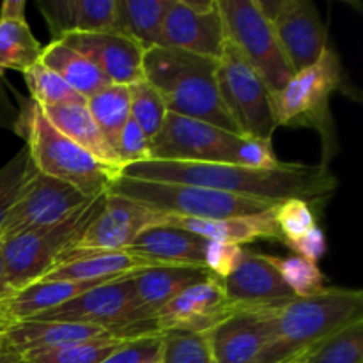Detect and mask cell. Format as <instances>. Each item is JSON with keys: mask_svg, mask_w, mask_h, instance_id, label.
<instances>
[{"mask_svg": "<svg viewBox=\"0 0 363 363\" xmlns=\"http://www.w3.org/2000/svg\"><path fill=\"white\" fill-rule=\"evenodd\" d=\"M121 176L144 181L195 184L238 197L279 204L300 199L312 206H321L339 186V179L330 165L282 163L275 169H247L230 163L197 162H147L124 167Z\"/></svg>", "mask_w": 363, "mask_h": 363, "instance_id": "cell-1", "label": "cell"}, {"mask_svg": "<svg viewBox=\"0 0 363 363\" xmlns=\"http://www.w3.org/2000/svg\"><path fill=\"white\" fill-rule=\"evenodd\" d=\"M357 321H363V293L358 289L325 287L312 296L266 307L268 342L255 363L293 360Z\"/></svg>", "mask_w": 363, "mask_h": 363, "instance_id": "cell-2", "label": "cell"}, {"mask_svg": "<svg viewBox=\"0 0 363 363\" xmlns=\"http://www.w3.org/2000/svg\"><path fill=\"white\" fill-rule=\"evenodd\" d=\"M216 67L218 60L165 46L144 53V78L158 91L170 113L241 135L218 92Z\"/></svg>", "mask_w": 363, "mask_h": 363, "instance_id": "cell-3", "label": "cell"}, {"mask_svg": "<svg viewBox=\"0 0 363 363\" xmlns=\"http://www.w3.org/2000/svg\"><path fill=\"white\" fill-rule=\"evenodd\" d=\"M13 131L25 138V147L38 172L71 184L85 197L94 199L105 194L110 181L121 176L64 137L32 99L20 101Z\"/></svg>", "mask_w": 363, "mask_h": 363, "instance_id": "cell-4", "label": "cell"}, {"mask_svg": "<svg viewBox=\"0 0 363 363\" xmlns=\"http://www.w3.org/2000/svg\"><path fill=\"white\" fill-rule=\"evenodd\" d=\"M335 92L347 91L346 73L340 57L333 48H326L321 59L298 71L289 82L272 94V108L277 128H312L323 138V152L328 165L337 151L335 121L330 112V98Z\"/></svg>", "mask_w": 363, "mask_h": 363, "instance_id": "cell-5", "label": "cell"}, {"mask_svg": "<svg viewBox=\"0 0 363 363\" xmlns=\"http://www.w3.org/2000/svg\"><path fill=\"white\" fill-rule=\"evenodd\" d=\"M105 199L106 191L91 199L62 222L0 240L7 282L14 293L43 279L67 250L80 243L85 230L105 206Z\"/></svg>", "mask_w": 363, "mask_h": 363, "instance_id": "cell-6", "label": "cell"}, {"mask_svg": "<svg viewBox=\"0 0 363 363\" xmlns=\"http://www.w3.org/2000/svg\"><path fill=\"white\" fill-rule=\"evenodd\" d=\"M108 194L126 197L167 216L197 220H222L233 216L259 215L277 204L257 199L238 197L195 184L144 181L119 176L110 181Z\"/></svg>", "mask_w": 363, "mask_h": 363, "instance_id": "cell-7", "label": "cell"}, {"mask_svg": "<svg viewBox=\"0 0 363 363\" xmlns=\"http://www.w3.org/2000/svg\"><path fill=\"white\" fill-rule=\"evenodd\" d=\"M34 319L103 326L119 332L128 340L160 335L156 318H149L138 303L131 275L92 287L74 300Z\"/></svg>", "mask_w": 363, "mask_h": 363, "instance_id": "cell-8", "label": "cell"}, {"mask_svg": "<svg viewBox=\"0 0 363 363\" xmlns=\"http://www.w3.org/2000/svg\"><path fill=\"white\" fill-rule=\"evenodd\" d=\"M218 9L229 41L257 71L269 94L279 92L294 71L259 0H218Z\"/></svg>", "mask_w": 363, "mask_h": 363, "instance_id": "cell-9", "label": "cell"}, {"mask_svg": "<svg viewBox=\"0 0 363 363\" xmlns=\"http://www.w3.org/2000/svg\"><path fill=\"white\" fill-rule=\"evenodd\" d=\"M216 84L227 112L245 137L273 140L277 130L272 94L257 71L227 41L218 59Z\"/></svg>", "mask_w": 363, "mask_h": 363, "instance_id": "cell-10", "label": "cell"}, {"mask_svg": "<svg viewBox=\"0 0 363 363\" xmlns=\"http://www.w3.org/2000/svg\"><path fill=\"white\" fill-rule=\"evenodd\" d=\"M241 137L243 135L169 112L162 130L149 142V160L236 165Z\"/></svg>", "mask_w": 363, "mask_h": 363, "instance_id": "cell-11", "label": "cell"}, {"mask_svg": "<svg viewBox=\"0 0 363 363\" xmlns=\"http://www.w3.org/2000/svg\"><path fill=\"white\" fill-rule=\"evenodd\" d=\"M89 201L91 199L71 184L45 176L34 169L9 211L2 238L62 222Z\"/></svg>", "mask_w": 363, "mask_h": 363, "instance_id": "cell-12", "label": "cell"}, {"mask_svg": "<svg viewBox=\"0 0 363 363\" xmlns=\"http://www.w3.org/2000/svg\"><path fill=\"white\" fill-rule=\"evenodd\" d=\"M259 6L272 21L273 30L294 73L321 59L330 46L328 34L318 7L311 0H259Z\"/></svg>", "mask_w": 363, "mask_h": 363, "instance_id": "cell-13", "label": "cell"}, {"mask_svg": "<svg viewBox=\"0 0 363 363\" xmlns=\"http://www.w3.org/2000/svg\"><path fill=\"white\" fill-rule=\"evenodd\" d=\"M227 32L218 0H172L163 21L162 46L218 60L225 50Z\"/></svg>", "mask_w": 363, "mask_h": 363, "instance_id": "cell-14", "label": "cell"}, {"mask_svg": "<svg viewBox=\"0 0 363 363\" xmlns=\"http://www.w3.org/2000/svg\"><path fill=\"white\" fill-rule=\"evenodd\" d=\"M165 223V215L138 202L106 191L105 206L73 248L84 250H128L135 238L147 227Z\"/></svg>", "mask_w": 363, "mask_h": 363, "instance_id": "cell-15", "label": "cell"}, {"mask_svg": "<svg viewBox=\"0 0 363 363\" xmlns=\"http://www.w3.org/2000/svg\"><path fill=\"white\" fill-rule=\"evenodd\" d=\"M223 293L234 308L275 307L294 296L280 277L275 255L243 250L236 268L222 280Z\"/></svg>", "mask_w": 363, "mask_h": 363, "instance_id": "cell-16", "label": "cell"}, {"mask_svg": "<svg viewBox=\"0 0 363 363\" xmlns=\"http://www.w3.org/2000/svg\"><path fill=\"white\" fill-rule=\"evenodd\" d=\"M106 339L128 340L119 332L106 330L103 326L67 321L27 319V321L7 323L0 330V347H2V351L16 354V357L35 353V351L55 350V347Z\"/></svg>", "mask_w": 363, "mask_h": 363, "instance_id": "cell-17", "label": "cell"}, {"mask_svg": "<svg viewBox=\"0 0 363 363\" xmlns=\"http://www.w3.org/2000/svg\"><path fill=\"white\" fill-rule=\"evenodd\" d=\"M87 57L113 85L144 80V48L123 32L69 34L60 39Z\"/></svg>", "mask_w": 363, "mask_h": 363, "instance_id": "cell-18", "label": "cell"}, {"mask_svg": "<svg viewBox=\"0 0 363 363\" xmlns=\"http://www.w3.org/2000/svg\"><path fill=\"white\" fill-rule=\"evenodd\" d=\"M236 308L229 303L218 277L195 284L169 301L156 315L160 333L165 330H186L206 333L229 318Z\"/></svg>", "mask_w": 363, "mask_h": 363, "instance_id": "cell-19", "label": "cell"}, {"mask_svg": "<svg viewBox=\"0 0 363 363\" xmlns=\"http://www.w3.org/2000/svg\"><path fill=\"white\" fill-rule=\"evenodd\" d=\"M204 335L216 363H255L268 342L266 308H236Z\"/></svg>", "mask_w": 363, "mask_h": 363, "instance_id": "cell-20", "label": "cell"}, {"mask_svg": "<svg viewBox=\"0 0 363 363\" xmlns=\"http://www.w3.org/2000/svg\"><path fill=\"white\" fill-rule=\"evenodd\" d=\"M155 262L137 257L128 250H84L71 248L55 266L39 280H69V282H110L155 268Z\"/></svg>", "mask_w": 363, "mask_h": 363, "instance_id": "cell-21", "label": "cell"}, {"mask_svg": "<svg viewBox=\"0 0 363 363\" xmlns=\"http://www.w3.org/2000/svg\"><path fill=\"white\" fill-rule=\"evenodd\" d=\"M38 7L52 41L69 34L117 32L119 27V0H39Z\"/></svg>", "mask_w": 363, "mask_h": 363, "instance_id": "cell-22", "label": "cell"}, {"mask_svg": "<svg viewBox=\"0 0 363 363\" xmlns=\"http://www.w3.org/2000/svg\"><path fill=\"white\" fill-rule=\"evenodd\" d=\"M204 238L169 223H160L142 230L128 247V252L160 266L204 268Z\"/></svg>", "mask_w": 363, "mask_h": 363, "instance_id": "cell-23", "label": "cell"}, {"mask_svg": "<svg viewBox=\"0 0 363 363\" xmlns=\"http://www.w3.org/2000/svg\"><path fill=\"white\" fill-rule=\"evenodd\" d=\"M165 223L197 234L204 240L238 245V247L254 243L257 240H272L282 243V234L275 223L273 209L259 213V215L233 216V218L222 220L181 218V216L165 215Z\"/></svg>", "mask_w": 363, "mask_h": 363, "instance_id": "cell-24", "label": "cell"}, {"mask_svg": "<svg viewBox=\"0 0 363 363\" xmlns=\"http://www.w3.org/2000/svg\"><path fill=\"white\" fill-rule=\"evenodd\" d=\"M213 273L195 266H155L131 275L138 303L149 318H156L158 312L172 298L195 284L213 279Z\"/></svg>", "mask_w": 363, "mask_h": 363, "instance_id": "cell-25", "label": "cell"}, {"mask_svg": "<svg viewBox=\"0 0 363 363\" xmlns=\"http://www.w3.org/2000/svg\"><path fill=\"white\" fill-rule=\"evenodd\" d=\"M105 282H69V280H38V282L18 289L6 301H2V312L7 323L27 321L46 314L80 294L87 293Z\"/></svg>", "mask_w": 363, "mask_h": 363, "instance_id": "cell-26", "label": "cell"}, {"mask_svg": "<svg viewBox=\"0 0 363 363\" xmlns=\"http://www.w3.org/2000/svg\"><path fill=\"white\" fill-rule=\"evenodd\" d=\"M39 108H41L43 116L50 121V124H53L64 137L74 142L78 147L89 152L99 163L121 174L123 167H121L119 158H117L116 151L103 138L101 131L98 130L96 123L92 121L85 103L39 106Z\"/></svg>", "mask_w": 363, "mask_h": 363, "instance_id": "cell-27", "label": "cell"}, {"mask_svg": "<svg viewBox=\"0 0 363 363\" xmlns=\"http://www.w3.org/2000/svg\"><path fill=\"white\" fill-rule=\"evenodd\" d=\"M39 62L59 74L74 92L84 96L85 99L112 85L87 57L62 41H50L43 48Z\"/></svg>", "mask_w": 363, "mask_h": 363, "instance_id": "cell-28", "label": "cell"}, {"mask_svg": "<svg viewBox=\"0 0 363 363\" xmlns=\"http://www.w3.org/2000/svg\"><path fill=\"white\" fill-rule=\"evenodd\" d=\"M172 0H119V27L128 38L147 50L162 46L163 21Z\"/></svg>", "mask_w": 363, "mask_h": 363, "instance_id": "cell-29", "label": "cell"}, {"mask_svg": "<svg viewBox=\"0 0 363 363\" xmlns=\"http://www.w3.org/2000/svg\"><path fill=\"white\" fill-rule=\"evenodd\" d=\"M92 121L106 144L117 151L119 137L130 121V89L128 85H108L85 101ZM117 155V152H116Z\"/></svg>", "mask_w": 363, "mask_h": 363, "instance_id": "cell-30", "label": "cell"}, {"mask_svg": "<svg viewBox=\"0 0 363 363\" xmlns=\"http://www.w3.org/2000/svg\"><path fill=\"white\" fill-rule=\"evenodd\" d=\"M43 46L32 34L27 21L0 20V71L25 73L39 62Z\"/></svg>", "mask_w": 363, "mask_h": 363, "instance_id": "cell-31", "label": "cell"}, {"mask_svg": "<svg viewBox=\"0 0 363 363\" xmlns=\"http://www.w3.org/2000/svg\"><path fill=\"white\" fill-rule=\"evenodd\" d=\"M300 363H363V321L323 339L301 354Z\"/></svg>", "mask_w": 363, "mask_h": 363, "instance_id": "cell-32", "label": "cell"}, {"mask_svg": "<svg viewBox=\"0 0 363 363\" xmlns=\"http://www.w3.org/2000/svg\"><path fill=\"white\" fill-rule=\"evenodd\" d=\"M23 74L27 84L30 99L39 106H55V105H77L85 103L87 99L74 92L62 78L41 62L28 67Z\"/></svg>", "mask_w": 363, "mask_h": 363, "instance_id": "cell-33", "label": "cell"}, {"mask_svg": "<svg viewBox=\"0 0 363 363\" xmlns=\"http://www.w3.org/2000/svg\"><path fill=\"white\" fill-rule=\"evenodd\" d=\"M128 89H130V117L151 142L162 130L169 110L158 91L145 78L137 84L128 85Z\"/></svg>", "mask_w": 363, "mask_h": 363, "instance_id": "cell-34", "label": "cell"}, {"mask_svg": "<svg viewBox=\"0 0 363 363\" xmlns=\"http://www.w3.org/2000/svg\"><path fill=\"white\" fill-rule=\"evenodd\" d=\"M162 337L160 363H216L204 333L165 330Z\"/></svg>", "mask_w": 363, "mask_h": 363, "instance_id": "cell-35", "label": "cell"}, {"mask_svg": "<svg viewBox=\"0 0 363 363\" xmlns=\"http://www.w3.org/2000/svg\"><path fill=\"white\" fill-rule=\"evenodd\" d=\"M126 340L106 339L94 342L73 344L55 350L35 351L20 357L21 363H99L113 353Z\"/></svg>", "mask_w": 363, "mask_h": 363, "instance_id": "cell-36", "label": "cell"}, {"mask_svg": "<svg viewBox=\"0 0 363 363\" xmlns=\"http://www.w3.org/2000/svg\"><path fill=\"white\" fill-rule=\"evenodd\" d=\"M275 262L280 277L296 298L312 296V294H318L319 291L326 287V277L323 275L319 266L307 261V259L289 255V257L284 259L275 257Z\"/></svg>", "mask_w": 363, "mask_h": 363, "instance_id": "cell-37", "label": "cell"}, {"mask_svg": "<svg viewBox=\"0 0 363 363\" xmlns=\"http://www.w3.org/2000/svg\"><path fill=\"white\" fill-rule=\"evenodd\" d=\"M32 172H34V165H32L27 147L20 149L0 169V238H2L9 211L13 209L21 188L27 183Z\"/></svg>", "mask_w": 363, "mask_h": 363, "instance_id": "cell-38", "label": "cell"}, {"mask_svg": "<svg viewBox=\"0 0 363 363\" xmlns=\"http://www.w3.org/2000/svg\"><path fill=\"white\" fill-rule=\"evenodd\" d=\"M275 223L282 234V241L303 236L311 229L318 227L314 206L300 199L282 201L273 208Z\"/></svg>", "mask_w": 363, "mask_h": 363, "instance_id": "cell-39", "label": "cell"}, {"mask_svg": "<svg viewBox=\"0 0 363 363\" xmlns=\"http://www.w3.org/2000/svg\"><path fill=\"white\" fill-rule=\"evenodd\" d=\"M162 337L147 335L126 340L99 363H160Z\"/></svg>", "mask_w": 363, "mask_h": 363, "instance_id": "cell-40", "label": "cell"}, {"mask_svg": "<svg viewBox=\"0 0 363 363\" xmlns=\"http://www.w3.org/2000/svg\"><path fill=\"white\" fill-rule=\"evenodd\" d=\"M116 152L123 169L149 160V138L131 117L121 133Z\"/></svg>", "mask_w": 363, "mask_h": 363, "instance_id": "cell-41", "label": "cell"}, {"mask_svg": "<svg viewBox=\"0 0 363 363\" xmlns=\"http://www.w3.org/2000/svg\"><path fill=\"white\" fill-rule=\"evenodd\" d=\"M241 255H243V247L206 240L204 268L215 277H218L220 280H223L236 268Z\"/></svg>", "mask_w": 363, "mask_h": 363, "instance_id": "cell-42", "label": "cell"}, {"mask_svg": "<svg viewBox=\"0 0 363 363\" xmlns=\"http://www.w3.org/2000/svg\"><path fill=\"white\" fill-rule=\"evenodd\" d=\"M236 165L247 169H275L280 165L273 152L272 142L254 137H241L236 152Z\"/></svg>", "mask_w": 363, "mask_h": 363, "instance_id": "cell-43", "label": "cell"}, {"mask_svg": "<svg viewBox=\"0 0 363 363\" xmlns=\"http://www.w3.org/2000/svg\"><path fill=\"white\" fill-rule=\"evenodd\" d=\"M282 245H286L293 252V255L307 259L314 264H318L328 252V240H326V234L321 227H314L308 233H305L303 236L282 241Z\"/></svg>", "mask_w": 363, "mask_h": 363, "instance_id": "cell-44", "label": "cell"}, {"mask_svg": "<svg viewBox=\"0 0 363 363\" xmlns=\"http://www.w3.org/2000/svg\"><path fill=\"white\" fill-rule=\"evenodd\" d=\"M18 110L14 108L11 103L9 96H7L6 82H4V73L0 71V128H7L13 130L14 123H16Z\"/></svg>", "mask_w": 363, "mask_h": 363, "instance_id": "cell-45", "label": "cell"}, {"mask_svg": "<svg viewBox=\"0 0 363 363\" xmlns=\"http://www.w3.org/2000/svg\"><path fill=\"white\" fill-rule=\"evenodd\" d=\"M25 0H6L0 6V20L27 21L25 20Z\"/></svg>", "mask_w": 363, "mask_h": 363, "instance_id": "cell-46", "label": "cell"}, {"mask_svg": "<svg viewBox=\"0 0 363 363\" xmlns=\"http://www.w3.org/2000/svg\"><path fill=\"white\" fill-rule=\"evenodd\" d=\"M14 294L13 287L9 286L7 282V275H6V268H4V261H2V255H0V303L6 301L7 298H11Z\"/></svg>", "mask_w": 363, "mask_h": 363, "instance_id": "cell-47", "label": "cell"}, {"mask_svg": "<svg viewBox=\"0 0 363 363\" xmlns=\"http://www.w3.org/2000/svg\"><path fill=\"white\" fill-rule=\"evenodd\" d=\"M0 363H21L20 357H16V354H11V353H6V351H2L0 353Z\"/></svg>", "mask_w": 363, "mask_h": 363, "instance_id": "cell-48", "label": "cell"}, {"mask_svg": "<svg viewBox=\"0 0 363 363\" xmlns=\"http://www.w3.org/2000/svg\"><path fill=\"white\" fill-rule=\"evenodd\" d=\"M6 326V318H4V312H2V303H0V330Z\"/></svg>", "mask_w": 363, "mask_h": 363, "instance_id": "cell-49", "label": "cell"}, {"mask_svg": "<svg viewBox=\"0 0 363 363\" xmlns=\"http://www.w3.org/2000/svg\"><path fill=\"white\" fill-rule=\"evenodd\" d=\"M300 360H301V354H300V357L293 358V360H287V362H282V363H300Z\"/></svg>", "mask_w": 363, "mask_h": 363, "instance_id": "cell-50", "label": "cell"}, {"mask_svg": "<svg viewBox=\"0 0 363 363\" xmlns=\"http://www.w3.org/2000/svg\"><path fill=\"white\" fill-rule=\"evenodd\" d=\"M0 353H2V347H0Z\"/></svg>", "mask_w": 363, "mask_h": 363, "instance_id": "cell-51", "label": "cell"}]
</instances>
